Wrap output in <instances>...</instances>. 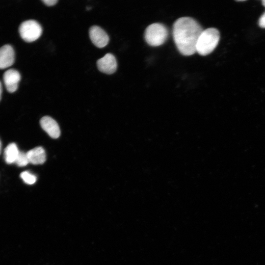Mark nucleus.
<instances>
[{"label": "nucleus", "instance_id": "1", "mask_svg": "<svg viewBox=\"0 0 265 265\" xmlns=\"http://www.w3.org/2000/svg\"><path fill=\"white\" fill-rule=\"evenodd\" d=\"M203 30L199 24L190 17H181L174 22L173 39L182 54L189 56L196 52L197 42Z\"/></svg>", "mask_w": 265, "mask_h": 265}, {"label": "nucleus", "instance_id": "2", "mask_svg": "<svg viewBox=\"0 0 265 265\" xmlns=\"http://www.w3.org/2000/svg\"><path fill=\"white\" fill-rule=\"evenodd\" d=\"M220 39V33L215 28L203 30L200 34L196 46V52L201 55L211 53L216 48Z\"/></svg>", "mask_w": 265, "mask_h": 265}, {"label": "nucleus", "instance_id": "3", "mask_svg": "<svg viewBox=\"0 0 265 265\" xmlns=\"http://www.w3.org/2000/svg\"><path fill=\"white\" fill-rule=\"evenodd\" d=\"M168 35L166 27L160 23H153L147 27L144 38L148 45L157 47L164 44Z\"/></svg>", "mask_w": 265, "mask_h": 265}, {"label": "nucleus", "instance_id": "4", "mask_svg": "<svg viewBox=\"0 0 265 265\" xmlns=\"http://www.w3.org/2000/svg\"><path fill=\"white\" fill-rule=\"evenodd\" d=\"M19 31L21 37L25 41L32 42L40 37L42 33V28L37 22L29 20L21 24Z\"/></svg>", "mask_w": 265, "mask_h": 265}, {"label": "nucleus", "instance_id": "5", "mask_svg": "<svg viewBox=\"0 0 265 265\" xmlns=\"http://www.w3.org/2000/svg\"><path fill=\"white\" fill-rule=\"evenodd\" d=\"M89 37L92 43L97 47L102 48L109 42L107 34L101 27L97 26H91L89 30Z\"/></svg>", "mask_w": 265, "mask_h": 265}, {"label": "nucleus", "instance_id": "6", "mask_svg": "<svg viewBox=\"0 0 265 265\" xmlns=\"http://www.w3.org/2000/svg\"><path fill=\"white\" fill-rule=\"evenodd\" d=\"M97 65L100 72L106 74H112L116 71L117 63L115 56L108 53L97 60Z\"/></svg>", "mask_w": 265, "mask_h": 265}, {"label": "nucleus", "instance_id": "7", "mask_svg": "<svg viewBox=\"0 0 265 265\" xmlns=\"http://www.w3.org/2000/svg\"><path fill=\"white\" fill-rule=\"evenodd\" d=\"M3 79L7 90L13 93L17 90L18 83L21 80V75L16 70L11 69L6 71L3 74Z\"/></svg>", "mask_w": 265, "mask_h": 265}, {"label": "nucleus", "instance_id": "8", "mask_svg": "<svg viewBox=\"0 0 265 265\" xmlns=\"http://www.w3.org/2000/svg\"><path fill=\"white\" fill-rule=\"evenodd\" d=\"M42 128L52 138H57L60 134V131L57 122L52 117H43L40 120Z\"/></svg>", "mask_w": 265, "mask_h": 265}, {"label": "nucleus", "instance_id": "9", "mask_svg": "<svg viewBox=\"0 0 265 265\" xmlns=\"http://www.w3.org/2000/svg\"><path fill=\"white\" fill-rule=\"evenodd\" d=\"M15 53L11 46L5 45L0 48V69L12 65L14 62Z\"/></svg>", "mask_w": 265, "mask_h": 265}, {"label": "nucleus", "instance_id": "10", "mask_svg": "<svg viewBox=\"0 0 265 265\" xmlns=\"http://www.w3.org/2000/svg\"><path fill=\"white\" fill-rule=\"evenodd\" d=\"M29 163L33 164H43L46 161V153L42 147H37L26 152Z\"/></svg>", "mask_w": 265, "mask_h": 265}, {"label": "nucleus", "instance_id": "11", "mask_svg": "<svg viewBox=\"0 0 265 265\" xmlns=\"http://www.w3.org/2000/svg\"><path fill=\"white\" fill-rule=\"evenodd\" d=\"M20 151L15 143L9 144L4 151V158L7 164L15 163Z\"/></svg>", "mask_w": 265, "mask_h": 265}, {"label": "nucleus", "instance_id": "12", "mask_svg": "<svg viewBox=\"0 0 265 265\" xmlns=\"http://www.w3.org/2000/svg\"><path fill=\"white\" fill-rule=\"evenodd\" d=\"M20 177L24 182L28 185H32L36 181V177L28 171H25L20 174Z\"/></svg>", "mask_w": 265, "mask_h": 265}, {"label": "nucleus", "instance_id": "13", "mask_svg": "<svg viewBox=\"0 0 265 265\" xmlns=\"http://www.w3.org/2000/svg\"><path fill=\"white\" fill-rule=\"evenodd\" d=\"M15 163L20 167L25 166L29 163L26 153L20 151Z\"/></svg>", "mask_w": 265, "mask_h": 265}, {"label": "nucleus", "instance_id": "14", "mask_svg": "<svg viewBox=\"0 0 265 265\" xmlns=\"http://www.w3.org/2000/svg\"><path fill=\"white\" fill-rule=\"evenodd\" d=\"M258 23L261 27L265 28V12L260 18Z\"/></svg>", "mask_w": 265, "mask_h": 265}, {"label": "nucleus", "instance_id": "15", "mask_svg": "<svg viewBox=\"0 0 265 265\" xmlns=\"http://www.w3.org/2000/svg\"><path fill=\"white\" fill-rule=\"evenodd\" d=\"M42 1L47 6H53L55 5L58 1L56 0H43Z\"/></svg>", "mask_w": 265, "mask_h": 265}, {"label": "nucleus", "instance_id": "16", "mask_svg": "<svg viewBox=\"0 0 265 265\" xmlns=\"http://www.w3.org/2000/svg\"><path fill=\"white\" fill-rule=\"evenodd\" d=\"M1 93H2V86H1V82L0 81V100L1 99Z\"/></svg>", "mask_w": 265, "mask_h": 265}, {"label": "nucleus", "instance_id": "17", "mask_svg": "<svg viewBox=\"0 0 265 265\" xmlns=\"http://www.w3.org/2000/svg\"><path fill=\"white\" fill-rule=\"evenodd\" d=\"M1 141L0 140V154L1 153Z\"/></svg>", "mask_w": 265, "mask_h": 265}, {"label": "nucleus", "instance_id": "18", "mask_svg": "<svg viewBox=\"0 0 265 265\" xmlns=\"http://www.w3.org/2000/svg\"><path fill=\"white\" fill-rule=\"evenodd\" d=\"M262 4L265 7V0L262 1Z\"/></svg>", "mask_w": 265, "mask_h": 265}]
</instances>
